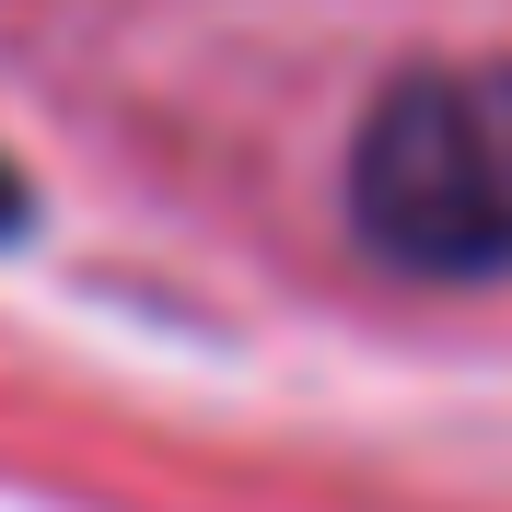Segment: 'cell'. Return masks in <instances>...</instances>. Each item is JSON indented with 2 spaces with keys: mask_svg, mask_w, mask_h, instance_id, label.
Masks as SVG:
<instances>
[{
  "mask_svg": "<svg viewBox=\"0 0 512 512\" xmlns=\"http://www.w3.org/2000/svg\"><path fill=\"white\" fill-rule=\"evenodd\" d=\"M350 233L408 280L512 268V59H431L384 82L350 140Z\"/></svg>",
  "mask_w": 512,
  "mask_h": 512,
  "instance_id": "cell-1",
  "label": "cell"
},
{
  "mask_svg": "<svg viewBox=\"0 0 512 512\" xmlns=\"http://www.w3.org/2000/svg\"><path fill=\"white\" fill-rule=\"evenodd\" d=\"M0 233H24V175L0 163Z\"/></svg>",
  "mask_w": 512,
  "mask_h": 512,
  "instance_id": "cell-2",
  "label": "cell"
}]
</instances>
